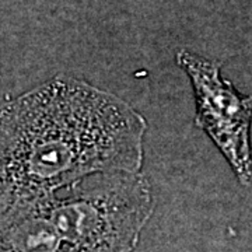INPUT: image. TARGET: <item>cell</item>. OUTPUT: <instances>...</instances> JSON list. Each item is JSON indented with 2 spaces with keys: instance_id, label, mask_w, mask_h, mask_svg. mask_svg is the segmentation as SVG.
<instances>
[{
  "instance_id": "obj_1",
  "label": "cell",
  "mask_w": 252,
  "mask_h": 252,
  "mask_svg": "<svg viewBox=\"0 0 252 252\" xmlns=\"http://www.w3.org/2000/svg\"><path fill=\"white\" fill-rule=\"evenodd\" d=\"M147 122L118 95L58 76L0 105V215L99 172H140Z\"/></svg>"
},
{
  "instance_id": "obj_2",
  "label": "cell",
  "mask_w": 252,
  "mask_h": 252,
  "mask_svg": "<svg viewBox=\"0 0 252 252\" xmlns=\"http://www.w3.org/2000/svg\"><path fill=\"white\" fill-rule=\"evenodd\" d=\"M142 172H99L0 215V252H132L152 217Z\"/></svg>"
},
{
  "instance_id": "obj_3",
  "label": "cell",
  "mask_w": 252,
  "mask_h": 252,
  "mask_svg": "<svg viewBox=\"0 0 252 252\" xmlns=\"http://www.w3.org/2000/svg\"><path fill=\"white\" fill-rule=\"evenodd\" d=\"M177 64L190 80L195 125L216 144L244 187L252 181V95H244L221 76V63L180 49Z\"/></svg>"
}]
</instances>
